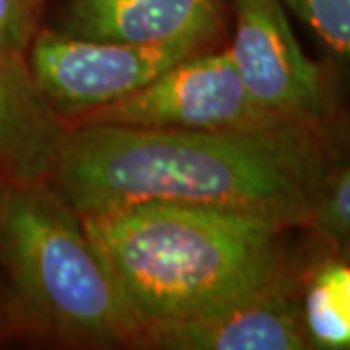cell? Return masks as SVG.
Masks as SVG:
<instances>
[{"instance_id": "cell-7", "label": "cell", "mask_w": 350, "mask_h": 350, "mask_svg": "<svg viewBox=\"0 0 350 350\" xmlns=\"http://www.w3.org/2000/svg\"><path fill=\"white\" fill-rule=\"evenodd\" d=\"M133 347L167 350H304L313 349L304 327L301 301L286 276L257 298L230 310L142 323Z\"/></svg>"}, {"instance_id": "cell-11", "label": "cell", "mask_w": 350, "mask_h": 350, "mask_svg": "<svg viewBox=\"0 0 350 350\" xmlns=\"http://www.w3.org/2000/svg\"><path fill=\"white\" fill-rule=\"evenodd\" d=\"M304 230L329 251L331 259L350 257V163L333 167Z\"/></svg>"}, {"instance_id": "cell-13", "label": "cell", "mask_w": 350, "mask_h": 350, "mask_svg": "<svg viewBox=\"0 0 350 350\" xmlns=\"http://www.w3.org/2000/svg\"><path fill=\"white\" fill-rule=\"evenodd\" d=\"M45 6L47 0H0V49L25 57Z\"/></svg>"}, {"instance_id": "cell-3", "label": "cell", "mask_w": 350, "mask_h": 350, "mask_svg": "<svg viewBox=\"0 0 350 350\" xmlns=\"http://www.w3.org/2000/svg\"><path fill=\"white\" fill-rule=\"evenodd\" d=\"M0 269L16 319L80 345H135L140 317L84 218L47 181H0Z\"/></svg>"}, {"instance_id": "cell-5", "label": "cell", "mask_w": 350, "mask_h": 350, "mask_svg": "<svg viewBox=\"0 0 350 350\" xmlns=\"http://www.w3.org/2000/svg\"><path fill=\"white\" fill-rule=\"evenodd\" d=\"M208 45L213 41L202 38L119 43L39 27L25 63L41 96L66 121L137 92Z\"/></svg>"}, {"instance_id": "cell-8", "label": "cell", "mask_w": 350, "mask_h": 350, "mask_svg": "<svg viewBox=\"0 0 350 350\" xmlns=\"http://www.w3.org/2000/svg\"><path fill=\"white\" fill-rule=\"evenodd\" d=\"M222 27L218 0H70L57 29L76 38L162 43L181 38L213 41Z\"/></svg>"}, {"instance_id": "cell-4", "label": "cell", "mask_w": 350, "mask_h": 350, "mask_svg": "<svg viewBox=\"0 0 350 350\" xmlns=\"http://www.w3.org/2000/svg\"><path fill=\"white\" fill-rule=\"evenodd\" d=\"M304 123L267 109L239 75L230 49L200 51L146 86L64 125H117L183 131H255Z\"/></svg>"}, {"instance_id": "cell-1", "label": "cell", "mask_w": 350, "mask_h": 350, "mask_svg": "<svg viewBox=\"0 0 350 350\" xmlns=\"http://www.w3.org/2000/svg\"><path fill=\"white\" fill-rule=\"evenodd\" d=\"M331 170L323 126H66L47 183L80 216L142 202L261 213L304 228Z\"/></svg>"}, {"instance_id": "cell-12", "label": "cell", "mask_w": 350, "mask_h": 350, "mask_svg": "<svg viewBox=\"0 0 350 350\" xmlns=\"http://www.w3.org/2000/svg\"><path fill=\"white\" fill-rule=\"evenodd\" d=\"M331 51L350 57V0H282Z\"/></svg>"}, {"instance_id": "cell-10", "label": "cell", "mask_w": 350, "mask_h": 350, "mask_svg": "<svg viewBox=\"0 0 350 350\" xmlns=\"http://www.w3.org/2000/svg\"><path fill=\"white\" fill-rule=\"evenodd\" d=\"M301 315L313 349H350V257L329 259L313 273Z\"/></svg>"}, {"instance_id": "cell-9", "label": "cell", "mask_w": 350, "mask_h": 350, "mask_svg": "<svg viewBox=\"0 0 350 350\" xmlns=\"http://www.w3.org/2000/svg\"><path fill=\"white\" fill-rule=\"evenodd\" d=\"M64 133L24 55L0 49V181H47Z\"/></svg>"}, {"instance_id": "cell-6", "label": "cell", "mask_w": 350, "mask_h": 350, "mask_svg": "<svg viewBox=\"0 0 350 350\" xmlns=\"http://www.w3.org/2000/svg\"><path fill=\"white\" fill-rule=\"evenodd\" d=\"M234 41L228 47L250 94L282 117L325 125L333 96L321 66L301 51L282 0H232Z\"/></svg>"}, {"instance_id": "cell-2", "label": "cell", "mask_w": 350, "mask_h": 350, "mask_svg": "<svg viewBox=\"0 0 350 350\" xmlns=\"http://www.w3.org/2000/svg\"><path fill=\"white\" fill-rule=\"evenodd\" d=\"M142 323L214 315L286 278V224L261 213L142 202L82 216Z\"/></svg>"}, {"instance_id": "cell-14", "label": "cell", "mask_w": 350, "mask_h": 350, "mask_svg": "<svg viewBox=\"0 0 350 350\" xmlns=\"http://www.w3.org/2000/svg\"><path fill=\"white\" fill-rule=\"evenodd\" d=\"M327 142H333V140H338V142H342V144H349L350 146V117L349 119H345L342 123H338L337 126V135L335 137H327Z\"/></svg>"}]
</instances>
